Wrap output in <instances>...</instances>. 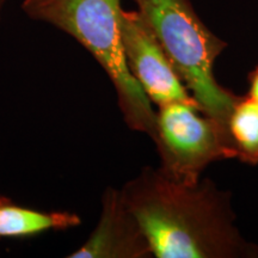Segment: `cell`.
<instances>
[{"instance_id":"1","label":"cell","mask_w":258,"mask_h":258,"mask_svg":"<svg viewBox=\"0 0 258 258\" xmlns=\"http://www.w3.org/2000/svg\"><path fill=\"white\" fill-rule=\"evenodd\" d=\"M157 258H258L235 224L231 192L209 178L188 184L144 167L121 188Z\"/></svg>"},{"instance_id":"2","label":"cell","mask_w":258,"mask_h":258,"mask_svg":"<svg viewBox=\"0 0 258 258\" xmlns=\"http://www.w3.org/2000/svg\"><path fill=\"white\" fill-rule=\"evenodd\" d=\"M34 21L53 25L85 48L114 86L124 123L151 138L156 110L132 76L121 38V0H23Z\"/></svg>"},{"instance_id":"3","label":"cell","mask_w":258,"mask_h":258,"mask_svg":"<svg viewBox=\"0 0 258 258\" xmlns=\"http://www.w3.org/2000/svg\"><path fill=\"white\" fill-rule=\"evenodd\" d=\"M134 2L203 114L230 138L228 117L240 96L224 88L214 76L215 61L227 42L203 23L190 0Z\"/></svg>"},{"instance_id":"4","label":"cell","mask_w":258,"mask_h":258,"mask_svg":"<svg viewBox=\"0 0 258 258\" xmlns=\"http://www.w3.org/2000/svg\"><path fill=\"white\" fill-rule=\"evenodd\" d=\"M151 139L159 154V169L170 178L188 184L198 183L215 161L237 158L220 125L186 103L158 106Z\"/></svg>"},{"instance_id":"5","label":"cell","mask_w":258,"mask_h":258,"mask_svg":"<svg viewBox=\"0 0 258 258\" xmlns=\"http://www.w3.org/2000/svg\"><path fill=\"white\" fill-rule=\"evenodd\" d=\"M121 38L128 69L152 104L182 102L201 110L138 10L122 9Z\"/></svg>"},{"instance_id":"6","label":"cell","mask_w":258,"mask_h":258,"mask_svg":"<svg viewBox=\"0 0 258 258\" xmlns=\"http://www.w3.org/2000/svg\"><path fill=\"white\" fill-rule=\"evenodd\" d=\"M70 258L153 257L146 234L122 198L121 189L108 186L102 196L98 224L88 240Z\"/></svg>"},{"instance_id":"7","label":"cell","mask_w":258,"mask_h":258,"mask_svg":"<svg viewBox=\"0 0 258 258\" xmlns=\"http://www.w3.org/2000/svg\"><path fill=\"white\" fill-rule=\"evenodd\" d=\"M82 224L78 214L70 212H40L16 206L0 196V238L29 237L42 232L63 231Z\"/></svg>"},{"instance_id":"8","label":"cell","mask_w":258,"mask_h":258,"mask_svg":"<svg viewBox=\"0 0 258 258\" xmlns=\"http://www.w3.org/2000/svg\"><path fill=\"white\" fill-rule=\"evenodd\" d=\"M228 134L235 159L258 165V101L247 95L238 98L228 117Z\"/></svg>"},{"instance_id":"9","label":"cell","mask_w":258,"mask_h":258,"mask_svg":"<svg viewBox=\"0 0 258 258\" xmlns=\"http://www.w3.org/2000/svg\"><path fill=\"white\" fill-rule=\"evenodd\" d=\"M247 82H249V90L246 95L258 101V64L249 73Z\"/></svg>"},{"instance_id":"10","label":"cell","mask_w":258,"mask_h":258,"mask_svg":"<svg viewBox=\"0 0 258 258\" xmlns=\"http://www.w3.org/2000/svg\"><path fill=\"white\" fill-rule=\"evenodd\" d=\"M8 0H0V22H2V17H3V11H4L5 4Z\"/></svg>"}]
</instances>
